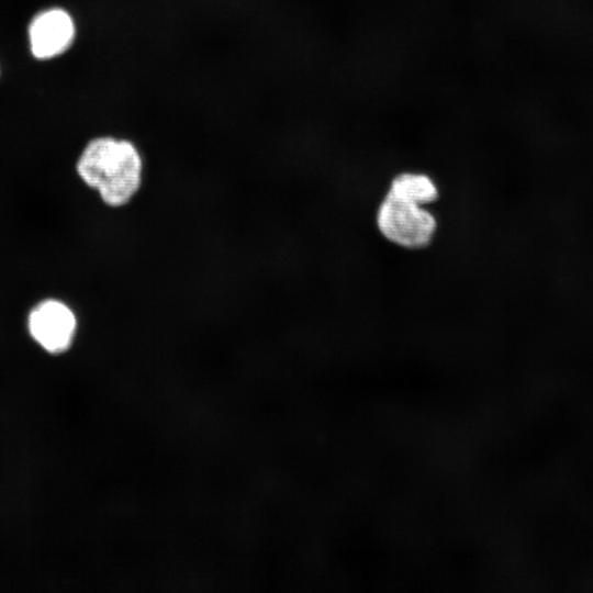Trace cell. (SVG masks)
<instances>
[{
	"label": "cell",
	"mask_w": 593,
	"mask_h": 593,
	"mask_svg": "<svg viewBox=\"0 0 593 593\" xmlns=\"http://www.w3.org/2000/svg\"><path fill=\"white\" fill-rule=\"evenodd\" d=\"M75 171L104 206L118 210L128 206L139 194L145 163L138 145L131 138L99 135L83 146Z\"/></svg>",
	"instance_id": "obj_1"
},
{
	"label": "cell",
	"mask_w": 593,
	"mask_h": 593,
	"mask_svg": "<svg viewBox=\"0 0 593 593\" xmlns=\"http://www.w3.org/2000/svg\"><path fill=\"white\" fill-rule=\"evenodd\" d=\"M374 222L385 242L409 251L428 248L438 231V220L427 206L388 192L377 205Z\"/></svg>",
	"instance_id": "obj_2"
},
{
	"label": "cell",
	"mask_w": 593,
	"mask_h": 593,
	"mask_svg": "<svg viewBox=\"0 0 593 593\" xmlns=\"http://www.w3.org/2000/svg\"><path fill=\"white\" fill-rule=\"evenodd\" d=\"M25 328L31 340L51 356L68 353L79 331L75 309L64 299L45 296L27 311Z\"/></svg>",
	"instance_id": "obj_3"
},
{
	"label": "cell",
	"mask_w": 593,
	"mask_h": 593,
	"mask_svg": "<svg viewBox=\"0 0 593 593\" xmlns=\"http://www.w3.org/2000/svg\"><path fill=\"white\" fill-rule=\"evenodd\" d=\"M76 34L71 15L60 8L36 14L29 26L30 49L38 59L54 58L69 48Z\"/></svg>",
	"instance_id": "obj_4"
},
{
	"label": "cell",
	"mask_w": 593,
	"mask_h": 593,
	"mask_svg": "<svg viewBox=\"0 0 593 593\" xmlns=\"http://www.w3.org/2000/svg\"><path fill=\"white\" fill-rule=\"evenodd\" d=\"M385 192L423 206H429L440 199L437 182L428 174L419 171L394 175L388 182Z\"/></svg>",
	"instance_id": "obj_5"
}]
</instances>
